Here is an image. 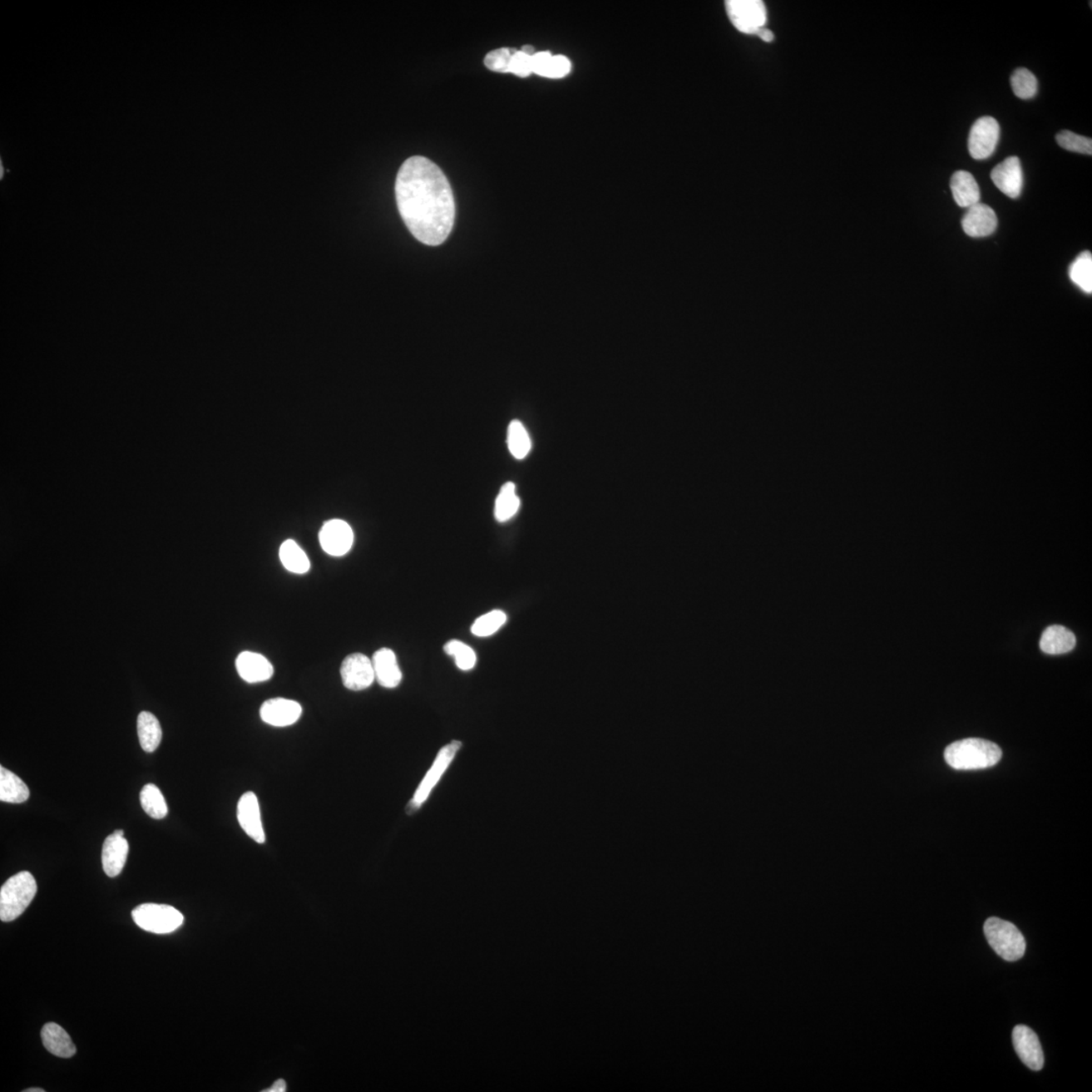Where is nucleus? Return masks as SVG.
<instances>
[{
	"label": "nucleus",
	"instance_id": "4c0bfd02",
	"mask_svg": "<svg viewBox=\"0 0 1092 1092\" xmlns=\"http://www.w3.org/2000/svg\"><path fill=\"white\" fill-rule=\"evenodd\" d=\"M521 51H522L523 53L527 54V55H531V56H533L534 54H536V50H534V48H533L532 46H529V45L524 46L523 48L521 49Z\"/></svg>",
	"mask_w": 1092,
	"mask_h": 1092
},
{
	"label": "nucleus",
	"instance_id": "ddd939ff",
	"mask_svg": "<svg viewBox=\"0 0 1092 1092\" xmlns=\"http://www.w3.org/2000/svg\"><path fill=\"white\" fill-rule=\"evenodd\" d=\"M237 818L239 824H240L248 837L256 842H265L266 838L264 824H262L259 801L253 792H246L239 800Z\"/></svg>",
	"mask_w": 1092,
	"mask_h": 1092
},
{
	"label": "nucleus",
	"instance_id": "aec40b11",
	"mask_svg": "<svg viewBox=\"0 0 1092 1092\" xmlns=\"http://www.w3.org/2000/svg\"><path fill=\"white\" fill-rule=\"evenodd\" d=\"M41 1037L44 1047L56 1057L72 1058L77 1053V1047L72 1038L67 1030L57 1024H46L42 1029Z\"/></svg>",
	"mask_w": 1092,
	"mask_h": 1092
},
{
	"label": "nucleus",
	"instance_id": "4468645a",
	"mask_svg": "<svg viewBox=\"0 0 1092 1092\" xmlns=\"http://www.w3.org/2000/svg\"><path fill=\"white\" fill-rule=\"evenodd\" d=\"M303 714L302 706L297 701L285 698H274L267 700L260 709V717L264 723L275 728H285L293 725Z\"/></svg>",
	"mask_w": 1092,
	"mask_h": 1092
},
{
	"label": "nucleus",
	"instance_id": "a211bd4d",
	"mask_svg": "<svg viewBox=\"0 0 1092 1092\" xmlns=\"http://www.w3.org/2000/svg\"><path fill=\"white\" fill-rule=\"evenodd\" d=\"M372 660L374 676L379 685L388 689L400 685L402 672L396 655L392 650L387 648L378 650L374 653Z\"/></svg>",
	"mask_w": 1092,
	"mask_h": 1092
},
{
	"label": "nucleus",
	"instance_id": "f257e3e1",
	"mask_svg": "<svg viewBox=\"0 0 1092 1092\" xmlns=\"http://www.w3.org/2000/svg\"><path fill=\"white\" fill-rule=\"evenodd\" d=\"M398 209L417 240L438 246L451 235L456 203L451 184L428 158L413 156L403 163L396 185Z\"/></svg>",
	"mask_w": 1092,
	"mask_h": 1092
},
{
	"label": "nucleus",
	"instance_id": "f8f14e48",
	"mask_svg": "<svg viewBox=\"0 0 1092 1092\" xmlns=\"http://www.w3.org/2000/svg\"><path fill=\"white\" fill-rule=\"evenodd\" d=\"M997 189L1010 199H1018L1023 190L1024 172L1019 157L1010 156L993 168L991 175Z\"/></svg>",
	"mask_w": 1092,
	"mask_h": 1092
},
{
	"label": "nucleus",
	"instance_id": "2f4dec72",
	"mask_svg": "<svg viewBox=\"0 0 1092 1092\" xmlns=\"http://www.w3.org/2000/svg\"><path fill=\"white\" fill-rule=\"evenodd\" d=\"M445 653L456 660L458 669L462 671H470L475 667L477 663V655L470 646L463 642L452 640L444 645Z\"/></svg>",
	"mask_w": 1092,
	"mask_h": 1092
},
{
	"label": "nucleus",
	"instance_id": "58836bf2",
	"mask_svg": "<svg viewBox=\"0 0 1092 1092\" xmlns=\"http://www.w3.org/2000/svg\"><path fill=\"white\" fill-rule=\"evenodd\" d=\"M23 1092H45V1090L43 1089H36V1087H34V1089H27L26 1090H23Z\"/></svg>",
	"mask_w": 1092,
	"mask_h": 1092
},
{
	"label": "nucleus",
	"instance_id": "f704fd0d",
	"mask_svg": "<svg viewBox=\"0 0 1092 1092\" xmlns=\"http://www.w3.org/2000/svg\"><path fill=\"white\" fill-rule=\"evenodd\" d=\"M533 56L522 52L521 50L516 51L511 59L509 73L517 75L519 77H527L533 73L532 67Z\"/></svg>",
	"mask_w": 1092,
	"mask_h": 1092
},
{
	"label": "nucleus",
	"instance_id": "9b49d317",
	"mask_svg": "<svg viewBox=\"0 0 1092 1092\" xmlns=\"http://www.w3.org/2000/svg\"><path fill=\"white\" fill-rule=\"evenodd\" d=\"M1012 1043L1015 1052L1026 1067L1040 1071L1044 1067V1053L1037 1034L1026 1025H1016L1012 1032Z\"/></svg>",
	"mask_w": 1092,
	"mask_h": 1092
},
{
	"label": "nucleus",
	"instance_id": "c85d7f7f",
	"mask_svg": "<svg viewBox=\"0 0 1092 1092\" xmlns=\"http://www.w3.org/2000/svg\"><path fill=\"white\" fill-rule=\"evenodd\" d=\"M507 443L509 451L515 458L523 459L531 452V440L521 422L518 420L511 422L508 427Z\"/></svg>",
	"mask_w": 1092,
	"mask_h": 1092
},
{
	"label": "nucleus",
	"instance_id": "7ed1b4c3",
	"mask_svg": "<svg viewBox=\"0 0 1092 1092\" xmlns=\"http://www.w3.org/2000/svg\"><path fill=\"white\" fill-rule=\"evenodd\" d=\"M37 892V882L30 872L22 871L9 878L0 889V920H17L29 907Z\"/></svg>",
	"mask_w": 1092,
	"mask_h": 1092
},
{
	"label": "nucleus",
	"instance_id": "6ab92c4d",
	"mask_svg": "<svg viewBox=\"0 0 1092 1092\" xmlns=\"http://www.w3.org/2000/svg\"><path fill=\"white\" fill-rule=\"evenodd\" d=\"M950 187L959 207L968 209L981 203V189L971 173L956 171L951 178Z\"/></svg>",
	"mask_w": 1092,
	"mask_h": 1092
},
{
	"label": "nucleus",
	"instance_id": "e433bc0d",
	"mask_svg": "<svg viewBox=\"0 0 1092 1092\" xmlns=\"http://www.w3.org/2000/svg\"><path fill=\"white\" fill-rule=\"evenodd\" d=\"M284 1091H287V1085H285V1081L284 1080H279L278 1081L275 1082V1084L273 1086L270 1087V1089L265 1090V1092H284Z\"/></svg>",
	"mask_w": 1092,
	"mask_h": 1092
},
{
	"label": "nucleus",
	"instance_id": "a878e982",
	"mask_svg": "<svg viewBox=\"0 0 1092 1092\" xmlns=\"http://www.w3.org/2000/svg\"><path fill=\"white\" fill-rule=\"evenodd\" d=\"M519 507L520 500L516 494V487L513 482H507L497 497L495 517L499 522L508 521L518 512Z\"/></svg>",
	"mask_w": 1092,
	"mask_h": 1092
},
{
	"label": "nucleus",
	"instance_id": "7c9ffc66",
	"mask_svg": "<svg viewBox=\"0 0 1092 1092\" xmlns=\"http://www.w3.org/2000/svg\"><path fill=\"white\" fill-rule=\"evenodd\" d=\"M506 621H507V616L503 611H491L484 614L473 622L472 634L479 637L493 635L505 625Z\"/></svg>",
	"mask_w": 1092,
	"mask_h": 1092
},
{
	"label": "nucleus",
	"instance_id": "c9c22d12",
	"mask_svg": "<svg viewBox=\"0 0 1092 1092\" xmlns=\"http://www.w3.org/2000/svg\"><path fill=\"white\" fill-rule=\"evenodd\" d=\"M757 35L760 37L763 42H766V43H771V42L774 41V34H773L772 31L766 29V27H763V29L758 31Z\"/></svg>",
	"mask_w": 1092,
	"mask_h": 1092
},
{
	"label": "nucleus",
	"instance_id": "f3484780",
	"mask_svg": "<svg viewBox=\"0 0 1092 1092\" xmlns=\"http://www.w3.org/2000/svg\"><path fill=\"white\" fill-rule=\"evenodd\" d=\"M129 852V843L124 837L110 834L102 847V867L109 877L114 878L123 871Z\"/></svg>",
	"mask_w": 1092,
	"mask_h": 1092
},
{
	"label": "nucleus",
	"instance_id": "6e6552de",
	"mask_svg": "<svg viewBox=\"0 0 1092 1092\" xmlns=\"http://www.w3.org/2000/svg\"><path fill=\"white\" fill-rule=\"evenodd\" d=\"M461 748L462 743L458 742V740H453V742L448 744L447 746L442 748V751L439 752L433 766L431 767L427 775H426L424 780L422 781L418 790L416 791L414 798L412 799L409 805H408V813H415L416 810L420 808L421 805L425 803V800L429 798L431 791H432L435 785L437 784L440 778L442 777L448 766L451 765V763L454 757H456L458 749Z\"/></svg>",
	"mask_w": 1092,
	"mask_h": 1092
},
{
	"label": "nucleus",
	"instance_id": "f03ea898",
	"mask_svg": "<svg viewBox=\"0 0 1092 1092\" xmlns=\"http://www.w3.org/2000/svg\"><path fill=\"white\" fill-rule=\"evenodd\" d=\"M1002 752L996 744L982 739H965L951 744L945 751V760L956 770H981L996 766Z\"/></svg>",
	"mask_w": 1092,
	"mask_h": 1092
},
{
	"label": "nucleus",
	"instance_id": "5701e85b",
	"mask_svg": "<svg viewBox=\"0 0 1092 1092\" xmlns=\"http://www.w3.org/2000/svg\"><path fill=\"white\" fill-rule=\"evenodd\" d=\"M30 798L29 787L15 773L0 767V800L7 803H22Z\"/></svg>",
	"mask_w": 1092,
	"mask_h": 1092
},
{
	"label": "nucleus",
	"instance_id": "bb28decb",
	"mask_svg": "<svg viewBox=\"0 0 1092 1092\" xmlns=\"http://www.w3.org/2000/svg\"><path fill=\"white\" fill-rule=\"evenodd\" d=\"M141 805L150 818L162 819L168 813L166 798L156 785L147 784L140 793Z\"/></svg>",
	"mask_w": 1092,
	"mask_h": 1092
},
{
	"label": "nucleus",
	"instance_id": "2eb2a0df",
	"mask_svg": "<svg viewBox=\"0 0 1092 1092\" xmlns=\"http://www.w3.org/2000/svg\"><path fill=\"white\" fill-rule=\"evenodd\" d=\"M998 220L989 205L978 203L967 209L962 219L964 232L973 238L987 237L996 232Z\"/></svg>",
	"mask_w": 1092,
	"mask_h": 1092
},
{
	"label": "nucleus",
	"instance_id": "1a4fd4ad",
	"mask_svg": "<svg viewBox=\"0 0 1092 1092\" xmlns=\"http://www.w3.org/2000/svg\"><path fill=\"white\" fill-rule=\"evenodd\" d=\"M342 683L351 691H362L372 686L376 676L373 660L363 654L349 655L341 665Z\"/></svg>",
	"mask_w": 1092,
	"mask_h": 1092
},
{
	"label": "nucleus",
	"instance_id": "0eeeda50",
	"mask_svg": "<svg viewBox=\"0 0 1092 1092\" xmlns=\"http://www.w3.org/2000/svg\"><path fill=\"white\" fill-rule=\"evenodd\" d=\"M1001 137V126L992 116H981L972 126L968 139L970 156L976 161L987 159L995 153Z\"/></svg>",
	"mask_w": 1092,
	"mask_h": 1092
},
{
	"label": "nucleus",
	"instance_id": "473e14b6",
	"mask_svg": "<svg viewBox=\"0 0 1092 1092\" xmlns=\"http://www.w3.org/2000/svg\"><path fill=\"white\" fill-rule=\"evenodd\" d=\"M1056 141L1059 146L1067 150V151L1086 154H1092V140L1085 136L1077 135L1071 131L1064 130L1056 136Z\"/></svg>",
	"mask_w": 1092,
	"mask_h": 1092
},
{
	"label": "nucleus",
	"instance_id": "cd10ccee",
	"mask_svg": "<svg viewBox=\"0 0 1092 1092\" xmlns=\"http://www.w3.org/2000/svg\"><path fill=\"white\" fill-rule=\"evenodd\" d=\"M1070 276L1072 283L1085 293H1092V255L1090 251L1082 252L1073 262Z\"/></svg>",
	"mask_w": 1092,
	"mask_h": 1092
},
{
	"label": "nucleus",
	"instance_id": "9d476101",
	"mask_svg": "<svg viewBox=\"0 0 1092 1092\" xmlns=\"http://www.w3.org/2000/svg\"><path fill=\"white\" fill-rule=\"evenodd\" d=\"M319 539L323 550L328 555L342 556L353 547L354 534L353 529L343 520L333 519L323 525Z\"/></svg>",
	"mask_w": 1092,
	"mask_h": 1092
},
{
	"label": "nucleus",
	"instance_id": "423d86ee",
	"mask_svg": "<svg viewBox=\"0 0 1092 1092\" xmlns=\"http://www.w3.org/2000/svg\"><path fill=\"white\" fill-rule=\"evenodd\" d=\"M726 12L735 29L747 35H757L765 27L767 9L761 0H729Z\"/></svg>",
	"mask_w": 1092,
	"mask_h": 1092
},
{
	"label": "nucleus",
	"instance_id": "c756f323",
	"mask_svg": "<svg viewBox=\"0 0 1092 1092\" xmlns=\"http://www.w3.org/2000/svg\"><path fill=\"white\" fill-rule=\"evenodd\" d=\"M1012 91L1021 100H1030L1038 92V81L1026 68L1015 69L1010 77Z\"/></svg>",
	"mask_w": 1092,
	"mask_h": 1092
},
{
	"label": "nucleus",
	"instance_id": "20e7f679",
	"mask_svg": "<svg viewBox=\"0 0 1092 1092\" xmlns=\"http://www.w3.org/2000/svg\"><path fill=\"white\" fill-rule=\"evenodd\" d=\"M984 934L988 944L998 956L1009 962L1024 957L1025 940L1014 923L991 917L984 923Z\"/></svg>",
	"mask_w": 1092,
	"mask_h": 1092
},
{
	"label": "nucleus",
	"instance_id": "b1692460",
	"mask_svg": "<svg viewBox=\"0 0 1092 1092\" xmlns=\"http://www.w3.org/2000/svg\"><path fill=\"white\" fill-rule=\"evenodd\" d=\"M138 737L141 747L145 752H156L162 739V729L156 715L143 711L137 720Z\"/></svg>",
	"mask_w": 1092,
	"mask_h": 1092
},
{
	"label": "nucleus",
	"instance_id": "dca6fc26",
	"mask_svg": "<svg viewBox=\"0 0 1092 1092\" xmlns=\"http://www.w3.org/2000/svg\"><path fill=\"white\" fill-rule=\"evenodd\" d=\"M236 669L244 681L250 684L269 681L274 676L273 664L264 655L243 651L236 660Z\"/></svg>",
	"mask_w": 1092,
	"mask_h": 1092
},
{
	"label": "nucleus",
	"instance_id": "72a5a7b5",
	"mask_svg": "<svg viewBox=\"0 0 1092 1092\" xmlns=\"http://www.w3.org/2000/svg\"><path fill=\"white\" fill-rule=\"evenodd\" d=\"M517 50L511 48H500L491 51L486 56L484 63L487 69L492 72L499 73H509L511 59Z\"/></svg>",
	"mask_w": 1092,
	"mask_h": 1092
},
{
	"label": "nucleus",
	"instance_id": "39448f33",
	"mask_svg": "<svg viewBox=\"0 0 1092 1092\" xmlns=\"http://www.w3.org/2000/svg\"><path fill=\"white\" fill-rule=\"evenodd\" d=\"M132 917L141 929L157 935L170 934L185 922L180 911L166 904H141L134 909Z\"/></svg>",
	"mask_w": 1092,
	"mask_h": 1092
},
{
	"label": "nucleus",
	"instance_id": "ea45409f",
	"mask_svg": "<svg viewBox=\"0 0 1092 1092\" xmlns=\"http://www.w3.org/2000/svg\"><path fill=\"white\" fill-rule=\"evenodd\" d=\"M114 833L116 834V836L124 837V831H123V829H116V831L114 832Z\"/></svg>",
	"mask_w": 1092,
	"mask_h": 1092
},
{
	"label": "nucleus",
	"instance_id": "412c9836",
	"mask_svg": "<svg viewBox=\"0 0 1092 1092\" xmlns=\"http://www.w3.org/2000/svg\"><path fill=\"white\" fill-rule=\"evenodd\" d=\"M1076 645L1075 635L1062 625L1049 626L1040 640V648L1047 655L1070 653Z\"/></svg>",
	"mask_w": 1092,
	"mask_h": 1092
},
{
	"label": "nucleus",
	"instance_id": "393cba45",
	"mask_svg": "<svg viewBox=\"0 0 1092 1092\" xmlns=\"http://www.w3.org/2000/svg\"><path fill=\"white\" fill-rule=\"evenodd\" d=\"M279 557L285 569L294 574H306L311 568L306 552L297 542L287 541L279 548Z\"/></svg>",
	"mask_w": 1092,
	"mask_h": 1092
},
{
	"label": "nucleus",
	"instance_id": "4be33fe9",
	"mask_svg": "<svg viewBox=\"0 0 1092 1092\" xmlns=\"http://www.w3.org/2000/svg\"><path fill=\"white\" fill-rule=\"evenodd\" d=\"M533 73L547 78H562L571 72V64L566 56L538 52L532 57Z\"/></svg>",
	"mask_w": 1092,
	"mask_h": 1092
}]
</instances>
